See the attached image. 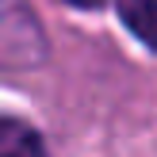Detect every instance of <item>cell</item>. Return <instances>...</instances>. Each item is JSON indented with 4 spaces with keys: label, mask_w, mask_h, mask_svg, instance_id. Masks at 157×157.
<instances>
[{
    "label": "cell",
    "mask_w": 157,
    "mask_h": 157,
    "mask_svg": "<svg viewBox=\"0 0 157 157\" xmlns=\"http://www.w3.org/2000/svg\"><path fill=\"white\" fill-rule=\"evenodd\" d=\"M123 23L142 38L150 50H157V0H115Z\"/></svg>",
    "instance_id": "7a4b0ae2"
},
{
    "label": "cell",
    "mask_w": 157,
    "mask_h": 157,
    "mask_svg": "<svg viewBox=\"0 0 157 157\" xmlns=\"http://www.w3.org/2000/svg\"><path fill=\"white\" fill-rule=\"evenodd\" d=\"M0 157H46V150H42V138L23 119L0 115Z\"/></svg>",
    "instance_id": "6da1fadb"
},
{
    "label": "cell",
    "mask_w": 157,
    "mask_h": 157,
    "mask_svg": "<svg viewBox=\"0 0 157 157\" xmlns=\"http://www.w3.org/2000/svg\"><path fill=\"white\" fill-rule=\"evenodd\" d=\"M65 4H73V8H100L104 0H65Z\"/></svg>",
    "instance_id": "3957f363"
}]
</instances>
